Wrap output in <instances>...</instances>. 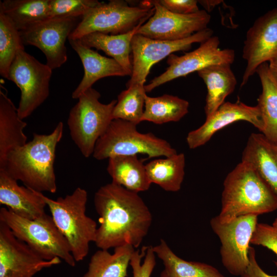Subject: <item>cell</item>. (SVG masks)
Segmentation results:
<instances>
[{
	"instance_id": "1",
	"label": "cell",
	"mask_w": 277,
	"mask_h": 277,
	"mask_svg": "<svg viewBox=\"0 0 277 277\" xmlns=\"http://www.w3.org/2000/svg\"><path fill=\"white\" fill-rule=\"evenodd\" d=\"M99 215L94 243L100 249L124 245L135 249L141 244L151 225V213L138 193L112 182L101 186L94 196Z\"/></svg>"
},
{
	"instance_id": "2",
	"label": "cell",
	"mask_w": 277,
	"mask_h": 277,
	"mask_svg": "<svg viewBox=\"0 0 277 277\" xmlns=\"http://www.w3.org/2000/svg\"><path fill=\"white\" fill-rule=\"evenodd\" d=\"M63 131L64 124L60 122L50 134L33 133L31 141L8 154L0 169L35 191L55 193L54 163L56 147Z\"/></svg>"
},
{
	"instance_id": "3",
	"label": "cell",
	"mask_w": 277,
	"mask_h": 277,
	"mask_svg": "<svg viewBox=\"0 0 277 277\" xmlns=\"http://www.w3.org/2000/svg\"><path fill=\"white\" fill-rule=\"evenodd\" d=\"M276 209L277 196L251 164L242 161L225 177L217 215L221 222Z\"/></svg>"
},
{
	"instance_id": "4",
	"label": "cell",
	"mask_w": 277,
	"mask_h": 277,
	"mask_svg": "<svg viewBox=\"0 0 277 277\" xmlns=\"http://www.w3.org/2000/svg\"><path fill=\"white\" fill-rule=\"evenodd\" d=\"M45 202L53 220L67 240L76 262L84 260L89 251L90 244L95 241L97 225L87 215V191L76 188L70 194L54 200L38 192Z\"/></svg>"
},
{
	"instance_id": "5",
	"label": "cell",
	"mask_w": 277,
	"mask_h": 277,
	"mask_svg": "<svg viewBox=\"0 0 277 277\" xmlns=\"http://www.w3.org/2000/svg\"><path fill=\"white\" fill-rule=\"evenodd\" d=\"M0 221L44 260L59 258L71 267L75 265L69 245L51 216L46 213L38 218L29 219L2 207Z\"/></svg>"
},
{
	"instance_id": "6",
	"label": "cell",
	"mask_w": 277,
	"mask_h": 277,
	"mask_svg": "<svg viewBox=\"0 0 277 277\" xmlns=\"http://www.w3.org/2000/svg\"><path fill=\"white\" fill-rule=\"evenodd\" d=\"M137 125L130 122L113 119L97 140L92 154L97 160L118 155H137L142 153L149 158L168 157L177 153L166 140L153 133H142Z\"/></svg>"
},
{
	"instance_id": "7",
	"label": "cell",
	"mask_w": 277,
	"mask_h": 277,
	"mask_svg": "<svg viewBox=\"0 0 277 277\" xmlns=\"http://www.w3.org/2000/svg\"><path fill=\"white\" fill-rule=\"evenodd\" d=\"M100 97L96 90L88 89L78 97L67 119L71 138L86 158L92 155L97 140L113 120V110L117 100L103 104Z\"/></svg>"
},
{
	"instance_id": "8",
	"label": "cell",
	"mask_w": 277,
	"mask_h": 277,
	"mask_svg": "<svg viewBox=\"0 0 277 277\" xmlns=\"http://www.w3.org/2000/svg\"><path fill=\"white\" fill-rule=\"evenodd\" d=\"M154 8L150 1L130 6L125 1L101 2L81 19L68 38L81 39L93 32L118 34L131 31L144 24L153 14Z\"/></svg>"
},
{
	"instance_id": "9",
	"label": "cell",
	"mask_w": 277,
	"mask_h": 277,
	"mask_svg": "<svg viewBox=\"0 0 277 277\" xmlns=\"http://www.w3.org/2000/svg\"><path fill=\"white\" fill-rule=\"evenodd\" d=\"M52 70L25 50L19 51L10 67L8 80L20 89L19 117H29L48 97Z\"/></svg>"
},
{
	"instance_id": "10",
	"label": "cell",
	"mask_w": 277,
	"mask_h": 277,
	"mask_svg": "<svg viewBox=\"0 0 277 277\" xmlns=\"http://www.w3.org/2000/svg\"><path fill=\"white\" fill-rule=\"evenodd\" d=\"M258 216L247 214L222 222L216 215L210 220L211 229L220 241L222 263L233 275L240 276L249 264V244L258 223Z\"/></svg>"
},
{
	"instance_id": "11",
	"label": "cell",
	"mask_w": 277,
	"mask_h": 277,
	"mask_svg": "<svg viewBox=\"0 0 277 277\" xmlns=\"http://www.w3.org/2000/svg\"><path fill=\"white\" fill-rule=\"evenodd\" d=\"M213 33L211 29L207 28L189 37L176 41L152 39L135 34L131 44L132 71L126 87L134 84L144 85L153 65L174 52L188 50L193 44L202 43L212 36Z\"/></svg>"
},
{
	"instance_id": "12",
	"label": "cell",
	"mask_w": 277,
	"mask_h": 277,
	"mask_svg": "<svg viewBox=\"0 0 277 277\" xmlns=\"http://www.w3.org/2000/svg\"><path fill=\"white\" fill-rule=\"evenodd\" d=\"M220 43L219 37L213 35L192 51L181 56L170 55L167 61V69L145 85L146 92H150L174 79L186 76L211 65L232 64L235 58L234 51L231 49H220Z\"/></svg>"
},
{
	"instance_id": "13",
	"label": "cell",
	"mask_w": 277,
	"mask_h": 277,
	"mask_svg": "<svg viewBox=\"0 0 277 277\" xmlns=\"http://www.w3.org/2000/svg\"><path fill=\"white\" fill-rule=\"evenodd\" d=\"M153 14L137 30L136 34L148 38L176 41L184 39L206 29L211 16L205 10L188 14L173 13L158 1H150Z\"/></svg>"
},
{
	"instance_id": "14",
	"label": "cell",
	"mask_w": 277,
	"mask_h": 277,
	"mask_svg": "<svg viewBox=\"0 0 277 277\" xmlns=\"http://www.w3.org/2000/svg\"><path fill=\"white\" fill-rule=\"evenodd\" d=\"M78 23L77 18H49L19 32L24 44L41 50L53 70L67 61L66 41Z\"/></svg>"
},
{
	"instance_id": "15",
	"label": "cell",
	"mask_w": 277,
	"mask_h": 277,
	"mask_svg": "<svg viewBox=\"0 0 277 277\" xmlns=\"http://www.w3.org/2000/svg\"><path fill=\"white\" fill-rule=\"evenodd\" d=\"M61 262L59 258L42 259L0 221V277H33L43 269Z\"/></svg>"
},
{
	"instance_id": "16",
	"label": "cell",
	"mask_w": 277,
	"mask_h": 277,
	"mask_svg": "<svg viewBox=\"0 0 277 277\" xmlns=\"http://www.w3.org/2000/svg\"><path fill=\"white\" fill-rule=\"evenodd\" d=\"M277 55V7L258 17L248 30L243 58L247 66L241 87L246 85L261 64Z\"/></svg>"
},
{
	"instance_id": "17",
	"label": "cell",
	"mask_w": 277,
	"mask_h": 277,
	"mask_svg": "<svg viewBox=\"0 0 277 277\" xmlns=\"http://www.w3.org/2000/svg\"><path fill=\"white\" fill-rule=\"evenodd\" d=\"M241 121L251 124L262 132L263 122L257 106H248L241 102H225L211 116L206 117L199 128L188 133L186 142L190 149L205 145L217 131Z\"/></svg>"
},
{
	"instance_id": "18",
	"label": "cell",
	"mask_w": 277,
	"mask_h": 277,
	"mask_svg": "<svg viewBox=\"0 0 277 277\" xmlns=\"http://www.w3.org/2000/svg\"><path fill=\"white\" fill-rule=\"evenodd\" d=\"M69 43L82 63L83 77L72 93V98L81 95L101 78L108 76L131 75L117 61L101 55L97 51L84 45L80 39L68 38Z\"/></svg>"
},
{
	"instance_id": "19",
	"label": "cell",
	"mask_w": 277,
	"mask_h": 277,
	"mask_svg": "<svg viewBox=\"0 0 277 277\" xmlns=\"http://www.w3.org/2000/svg\"><path fill=\"white\" fill-rule=\"evenodd\" d=\"M0 204L17 215L32 220L46 214L47 206L38 191L19 186L3 169H0Z\"/></svg>"
},
{
	"instance_id": "20",
	"label": "cell",
	"mask_w": 277,
	"mask_h": 277,
	"mask_svg": "<svg viewBox=\"0 0 277 277\" xmlns=\"http://www.w3.org/2000/svg\"><path fill=\"white\" fill-rule=\"evenodd\" d=\"M242 161L251 164L277 196V143L262 133L249 136Z\"/></svg>"
},
{
	"instance_id": "21",
	"label": "cell",
	"mask_w": 277,
	"mask_h": 277,
	"mask_svg": "<svg viewBox=\"0 0 277 277\" xmlns=\"http://www.w3.org/2000/svg\"><path fill=\"white\" fill-rule=\"evenodd\" d=\"M7 93L0 89V167L8 154L25 145L27 137L24 132L27 126Z\"/></svg>"
},
{
	"instance_id": "22",
	"label": "cell",
	"mask_w": 277,
	"mask_h": 277,
	"mask_svg": "<svg viewBox=\"0 0 277 277\" xmlns=\"http://www.w3.org/2000/svg\"><path fill=\"white\" fill-rule=\"evenodd\" d=\"M230 65H211L197 72L207 87L204 107L206 117L214 113L225 103L226 97L235 89L237 81Z\"/></svg>"
},
{
	"instance_id": "23",
	"label": "cell",
	"mask_w": 277,
	"mask_h": 277,
	"mask_svg": "<svg viewBox=\"0 0 277 277\" xmlns=\"http://www.w3.org/2000/svg\"><path fill=\"white\" fill-rule=\"evenodd\" d=\"M107 170L112 182L138 193L151 186L145 165L137 155H118L108 159Z\"/></svg>"
},
{
	"instance_id": "24",
	"label": "cell",
	"mask_w": 277,
	"mask_h": 277,
	"mask_svg": "<svg viewBox=\"0 0 277 277\" xmlns=\"http://www.w3.org/2000/svg\"><path fill=\"white\" fill-rule=\"evenodd\" d=\"M142 25L125 33L110 34L93 32L80 39L86 46L90 48H95L104 52L117 61L131 75L132 65L130 57L131 41L137 30Z\"/></svg>"
},
{
	"instance_id": "25",
	"label": "cell",
	"mask_w": 277,
	"mask_h": 277,
	"mask_svg": "<svg viewBox=\"0 0 277 277\" xmlns=\"http://www.w3.org/2000/svg\"><path fill=\"white\" fill-rule=\"evenodd\" d=\"M262 85L258 99L263 122L262 133L269 140L277 143V85L270 73L268 64L263 63L256 69Z\"/></svg>"
},
{
	"instance_id": "26",
	"label": "cell",
	"mask_w": 277,
	"mask_h": 277,
	"mask_svg": "<svg viewBox=\"0 0 277 277\" xmlns=\"http://www.w3.org/2000/svg\"><path fill=\"white\" fill-rule=\"evenodd\" d=\"M135 250L130 245L116 247L112 253L100 249L91 257L87 271L82 277H126Z\"/></svg>"
},
{
	"instance_id": "27",
	"label": "cell",
	"mask_w": 277,
	"mask_h": 277,
	"mask_svg": "<svg viewBox=\"0 0 277 277\" xmlns=\"http://www.w3.org/2000/svg\"><path fill=\"white\" fill-rule=\"evenodd\" d=\"M153 248L168 277H226L209 264L187 261L179 257L163 239Z\"/></svg>"
},
{
	"instance_id": "28",
	"label": "cell",
	"mask_w": 277,
	"mask_h": 277,
	"mask_svg": "<svg viewBox=\"0 0 277 277\" xmlns=\"http://www.w3.org/2000/svg\"><path fill=\"white\" fill-rule=\"evenodd\" d=\"M185 156L176 153L165 159H154L145 165L151 184L159 185L166 191L180 190L185 176Z\"/></svg>"
},
{
	"instance_id": "29",
	"label": "cell",
	"mask_w": 277,
	"mask_h": 277,
	"mask_svg": "<svg viewBox=\"0 0 277 277\" xmlns=\"http://www.w3.org/2000/svg\"><path fill=\"white\" fill-rule=\"evenodd\" d=\"M0 10L19 31L49 18L50 0H4Z\"/></svg>"
},
{
	"instance_id": "30",
	"label": "cell",
	"mask_w": 277,
	"mask_h": 277,
	"mask_svg": "<svg viewBox=\"0 0 277 277\" xmlns=\"http://www.w3.org/2000/svg\"><path fill=\"white\" fill-rule=\"evenodd\" d=\"M189 103L176 96L164 94L157 97L145 96L142 122L156 124L177 122L188 112Z\"/></svg>"
},
{
	"instance_id": "31",
	"label": "cell",
	"mask_w": 277,
	"mask_h": 277,
	"mask_svg": "<svg viewBox=\"0 0 277 277\" xmlns=\"http://www.w3.org/2000/svg\"><path fill=\"white\" fill-rule=\"evenodd\" d=\"M21 33L0 10V75L8 79L10 67L17 53L25 50Z\"/></svg>"
},
{
	"instance_id": "32",
	"label": "cell",
	"mask_w": 277,
	"mask_h": 277,
	"mask_svg": "<svg viewBox=\"0 0 277 277\" xmlns=\"http://www.w3.org/2000/svg\"><path fill=\"white\" fill-rule=\"evenodd\" d=\"M146 94L145 85L134 84L127 87L118 95L113 118L138 124L142 122Z\"/></svg>"
},
{
	"instance_id": "33",
	"label": "cell",
	"mask_w": 277,
	"mask_h": 277,
	"mask_svg": "<svg viewBox=\"0 0 277 277\" xmlns=\"http://www.w3.org/2000/svg\"><path fill=\"white\" fill-rule=\"evenodd\" d=\"M100 3L97 0H50L49 18H82Z\"/></svg>"
},
{
	"instance_id": "34",
	"label": "cell",
	"mask_w": 277,
	"mask_h": 277,
	"mask_svg": "<svg viewBox=\"0 0 277 277\" xmlns=\"http://www.w3.org/2000/svg\"><path fill=\"white\" fill-rule=\"evenodd\" d=\"M156 256L152 246H144L141 251L135 250L129 263L133 276L150 277L156 265Z\"/></svg>"
},
{
	"instance_id": "35",
	"label": "cell",
	"mask_w": 277,
	"mask_h": 277,
	"mask_svg": "<svg viewBox=\"0 0 277 277\" xmlns=\"http://www.w3.org/2000/svg\"><path fill=\"white\" fill-rule=\"evenodd\" d=\"M250 243L265 247L272 251L277 256V228L272 225L258 223ZM275 265L277 267V260Z\"/></svg>"
},
{
	"instance_id": "36",
	"label": "cell",
	"mask_w": 277,
	"mask_h": 277,
	"mask_svg": "<svg viewBox=\"0 0 277 277\" xmlns=\"http://www.w3.org/2000/svg\"><path fill=\"white\" fill-rule=\"evenodd\" d=\"M159 3L168 10L174 13L188 14L199 11L195 0H160Z\"/></svg>"
},
{
	"instance_id": "37",
	"label": "cell",
	"mask_w": 277,
	"mask_h": 277,
	"mask_svg": "<svg viewBox=\"0 0 277 277\" xmlns=\"http://www.w3.org/2000/svg\"><path fill=\"white\" fill-rule=\"evenodd\" d=\"M249 264L240 277H277L266 273L257 262L254 249L250 246L248 250Z\"/></svg>"
},
{
	"instance_id": "38",
	"label": "cell",
	"mask_w": 277,
	"mask_h": 277,
	"mask_svg": "<svg viewBox=\"0 0 277 277\" xmlns=\"http://www.w3.org/2000/svg\"><path fill=\"white\" fill-rule=\"evenodd\" d=\"M268 67L271 75L277 85V55L269 62Z\"/></svg>"
},
{
	"instance_id": "39",
	"label": "cell",
	"mask_w": 277,
	"mask_h": 277,
	"mask_svg": "<svg viewBox=\"0 0 277 277\" xmlns=\"http://www.w3.org/2000/svg\"><path fill=\"white\" fill-rule=\"evenodd\" d=\"M201 5L206 9V11L210 12L214 8L221 3L222 1L218 0H205V1H197Z\"/></svg>"
},
{
	"instance_id": "40",
	"label": "cell",
	"mask_w": 277,
	"mask_h": 277,
	"mask_svg": "<svg viewBox=\"0 0 277 277\" xmlns=\"http://www.w3.org/2000/svg\"><path fill=\"white\" fill-rule=\"evenodd\" d=\"M160 277H168V276L167 275L166 272L164 270L163 271H162L160 274Z\"/></svg>"
},
{
	"instance_id": "41",
	"label": "cell",
	"mask_w": 277,
	"mask_h": 277,
	"mask_svg": "<svg viewBox=\"0 0 277 277\" xmlns=\"http://www.w3.org/2000/svg\"><path fill=\"white\" fill-rule=\"evenodd\" d=\"M272 225L277 228V217L274 221Z\"/></svg>"
}]
</instances>
